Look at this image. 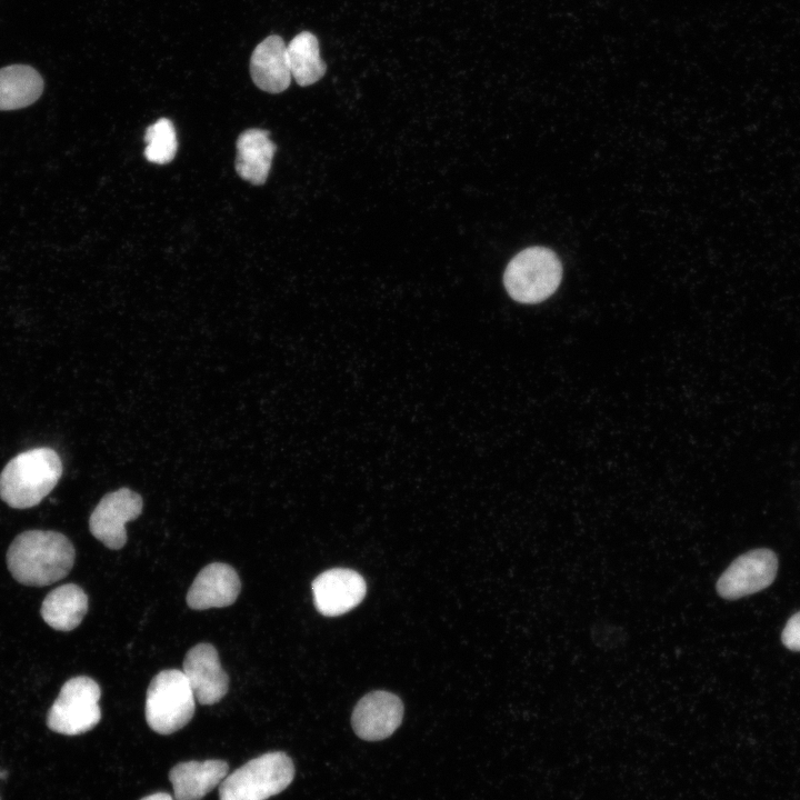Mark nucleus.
<instances>
[{
	"label": "nucleus",
	"instance_id": "nucleus-1",
	"mask_svg": "<svg viewBox=\"0 0 800 800\" xmlns=\"http://www.w3.org/2000/svg\"><path fill=\"white\" fill-rule=\"evenodd\" d=\"M74 548L62 533L29 530L14 538L7 552L12 577L26 586L42 587L64 578L73 567Z\"/></svg>",
	"mask_w": 800,
	"mask_h": 800
},
{
	"label": "nucleus",
	"instance_id": "nucleus-2",
	"mask_svg": "<svg viewBox=\"0 0 800 800\" xmlns=\"http://www.w3.org/2000/svg\"><path fill=\"white\" fill-rule=\"evenodd\" d=\"M62 462L50 448H34L11 459L0 474V498L10 507L37 506L58 483Z\"/></svg>",
	"mask_w": 800,
	"mask_h": 800
},
{
	"label": "nucleus",
	"instance_id": "nucleus-3",
	"mask_svg": "<svg viewBox=\"0 0 800 800\" xmlns=\"http://www.w3.org/2000/svg\"><path fill=\"white\" fill-rule=\"evenodd\" d=\"M562 266L558 256L543 247H530L517 253L507 264L503 284L508 294L520 303H538L559 287Z\"/></svg>",
	"mask_w": 800,
	"mask_h": 800
},
{
	"label": "nucleus",
	"instance_id": "nucleus-4",
	"mask_svg": "<svg viewBox=\"0 0 800 800\" xmlns=\"http://www.w3.org/2000/svg\"><path fill=\"white\" fill-rule=\"evenodd\" d=\"M294 767L281 751L257 757L228 774L219 787L220 800H267L293 780Z\"/></svg>",
	"mask_w": 800,
	"mask_h": 800
},
{
	"label": "nucleus",
	"instance_id": "nucleus-5",
	"mask_svg": "<svg viewBox=\"0 0 800 800\" xmlns=\"http://www.w3.org/2000/svg\"><path fill=\"white\" fill-rule=\"evenodd\" d=\"M144 710L148 726L160 734H171L191 720L196 697L182 670L169 669L154 676Z\"/></svg>",
	"mask_w": 800,
	"mask_h": 800
},
{
	"label": "nucleus",
	"instance_id": "nucleus-6",
	"mask_svg": "<svg viewBox=\"0 0 800 800\" xmlns=\"http://www.w3.org/2000/svg\"><path fill=\"white\" fill-rule=\"evenodd\" d=\"M100 696V687L93 679L84 676L69 679L48 712L47 726L66 736L91 730L101 718Z\"/></svg>",
	"mask_w": 800,
	"mask_h": 800
},
{
	"label": "nucleus",
	"instance_id": "nucleus-7",
	"mask_svg": "<svg viewBox=\"0 0 800 800\" xmlns=\"http://www.w3.org/2000/svg\"><path fill=\"white\" fill-rule=\"evenodd\" d=\"M778 571V559L770 549H756L732 561L717 581V592L728 600L740 599L769 587Z\"/></svg>",
	"mask_w": 800,
	"mask_h": 800
},
{
	"label": "nucleus",
	"instance_id": "nucleus-8",
	"mask_svg": "<svg viewBox=\"0 0 800 800\" xmlns=\"http://www.w3.org/2000/svg\"><path fill=\"white\" fill-rule=\"evenodd\" d=\"M141 497L128 488L106 494L92 511L89 528L107 548L121 549L127 542L126 523L142 511Z\"/></svg>",
	"mask_w": 800,
	"mask_h": 800
},
{
	"label": "nucleus",
	"instance_id": "nucleus-9",
	"mask_svg": "<svg viewBox=\"0 0 800 800\" xmlns=\"http://www.w3.org/2000/svg\"><path fill=\"white\" fill-rule=\"evenodd\" d=\"M311 587L317 610L328 617L347 613L357 607L367 590L362 576L344 568L322 572Z\"/></svg>",
	"mask_w": 800,
	"mask_h": 800
},
{
	"label": "nucleus",
	"instance_id": "nucleus-10",
	"mask_svg": "<svg viewBox=\"0 0 800 800\" xmlns=\"http://www.w3.org/2000/svg\"><path fill=\"white\" fill-rule=\"evenodd\" d=\"M402 717L403 703L396 694L373 691L359 700L351 724L359 738L378 741L391 736L401 724Z\"/></svg>",
	"mask_w": 800,
	"mask_h": 800
},
{
	"label": "nucleus",
	"instance_id": "nucleus-11",
	"mask_svg": "<svg viewBox=\"0 0 800 800\" xmlns=\"http://www.w3.org/2000/svg\"><path fill=\"white\" fill-rule=\"evenodd\" d=\"M182 671L201 704L217 703L228 692L229 677L222 669L217 649L210 643L192 647L186 654Z\"/></svg>",
	"mask_w": 800,
	"mask_h": 800
},
{
	"label": "nucleus",
	"instance_id": "nucleus-12",
	"mask_svg": "<svg viewBox=\"0 0 800 800\" xmlns=\"http://www.w3.org/2000/svg\"><path fill=\"white\" fill-rule=\"evenodd\" d=\"M241 582L236 570L227 563L213 562L194 578L187 603L191 609L206 610L232 604L240 592Z\"/></svg>",
	"mask_w": 800,
	"mask_h": 800
},
{
	"label": "nucleus",
	"instance_id": "nucleus-13",
	"mask_svg": "<svg viewBox=\"0 0 800 800\" xmlns=\"http://www.w3.org/2000/svg\"><path fill=\"white\" fill-rule=\"evenodd\" d=\"M250 74L262 91L280 93L288 89L292 77L287 44L280 36H269L254 48L250 59Z\"/></svg>",
	"mask_w": 800,
	"mask_h": 800
},
{
	"label": "nucleus",
	"instance_id": "nucleus-14",
	"mask_svg": "<svg viewBox=\"0 0 800 800\" xmlns=\"http://www.w3.org/2000/svg\"><path fill=\"white\" fill-rule=\"evenodd\" d=\"M223 760L186 761L169 772L176 800H201L227 777Z\"/></svg>",
	"mask_w": 800,
	"mask_h": 800
},
{
	"label": "nucleus",
	"instance_id": "nucleus-15",
	"mask_svg": "<svg viewBox=\"0 0 800 800\" xmlns=\"http://www.w3.org/2000/svg\"><path fill=\"white\" fill-rule=\"evenodd\" d=\"M276 144L269 132L262 129H248L237 140L236 171L239 177L254 186L267 181L271 168Z\"/></svg>",
	"mask_w": 800,
	"mask_h": 800
},
{
	"label": "nucleus",
	"instance_id": "nucleus-16",
	"mask_svg": "<svg viewBox=\"0 0 800 800\" xmlns=\"http://www.w3.org/2000/svg\"><path fill=\"white\" fill-rule=\"evenodd\" d=\"M88 611V597L74 583L62 584L50 591L41 606V617L59 631L77 628Z\"/></svg>",
	"mask_w": 800,
	"mask_h": 800
},
{
	"label": "nucleus",
	"instance_id": "nucleus-17",
	"mask_svg": "<svg viewBox=\"0 0 800 800\" xmlns=\"http://www.w3.org/2000/svg\"><path fill=\"white\" fill-rule=\"evenodd\" d=\"M43 91L40 73L27 64L0 69V110H17L36 102Z\"/></svg>",
	"mask_w": 800,
	"mask_h": 800
},
{
	"label": "nucleus",
	"instance_id": "nucleus-18",
	"mask_svg": "<svg viewBox=\"0 0 800 800\" xmlns=\"http://www.w3.org/2000/svg\"><path fill=\"white\" fill-rule=\"evenodd\" d=\"M287 57L291 77L301 87L316 83L326 73L318 39L309 31L298 33L287 44Z\"/></svg>",
	"mask_w": 800,
	"mask_h": 800
},
{
	"label": "nucleus",
	"instance_id": "nucleus-19",
	"mask_svg": "<svg viewBox=\"0 0 800 800\" xmlns=\"http://www.w3.org/2000/svg\"><path fill=\"white\" fill-rule=\"evenodd\" d=\"M144 157L149 162L166 164L173 160L178 150L174 126L168 118H160L144 132Z\"/></svg>",
	"mask_w": 800,
	"mask_h": 800
},
{
	"label": "nucleus",
	"instance_id": "nucleus-20",
	"mask_svg": "<svg viewBox=\"0 0 800 800\" xmlns=\"http://www.w3.org/2000/svg\"><path fill=\"white\" fill-rule=\"evenodd\" d=\"M782 643L792 651H800V611L787 622L781 634Z\"/></svg>",
	"mask_w": 800,
	"mask_h": 800
},
{
	"label": "nucleus",
	"instance_id": "nucleus-21",
	"mask_svg": "<svg viewBox=\"0 0 800 800\" xmlns=\"http://www.w3.org/2000/svg\"><path fill=\"white\" fill-rule=\"evenodd\" d=\"M140 800H173V799L169 793L157 792V793L149 794Z\"/></svg>",
	"mask_w": 800,
	"mask_h": 800
},
{
	"label": "nucleus",
	"instance_id": "nucleus-22",
	"mask_svg": "<svg viewBox=\"0 0 800 800\" xmlns=\"http://www.w3.org/2000/svg\"><path fill=\"white\" fill-rule=\"evenodd\" d=\"M6 777H7V771H0V778H6Z\"/></svg>",
	"mask_w": 800,
	"mask_h": 800
}]
</instances>
